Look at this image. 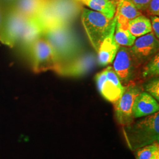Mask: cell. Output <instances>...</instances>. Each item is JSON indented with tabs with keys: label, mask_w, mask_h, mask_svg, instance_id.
I'll use <instances>...</instances> for the list:
<instances>
[{
	"label": "cell",
	"mask_w": 159,
	"mask_h": 159,
	"mask_svg": "<svg viewBox=\"0 0 159 159\" xmlns=\"http://www.w3.org/2000/svg\"><path fill=\"white\" fill-rule=\"evenodd\" d=\"M43 37L54 52L58 66L57 74L64 66L83 52L81 43L71 25H56L45 31Z\"/></svg>",
	"instance_id": "1"
},
{
	"label": "cell",
	"mask_w": 159,
	"mask_h": 159,
	"mask_svg": "<svg viewBox=\"0 0 159 159\" xmlns=\"http://www.w3.org/2000/svg\"><path fill=\"white\" fill-rule=\"evenodd\" d=\"M123 133L129 148L132 151L159 142V113L123 127Z\"/></svg>",
	"instance_id": "2"
},
{
	"label": "cell",
	"mask_w": 159,
	"mask_h": 159,
	"mask_svg": "<svg viewBox=\"0 0 159 159\" xmlns=\"http://www.w3.org/2000/svg\"><path fill=\"white\" fill-rule=\"evenodd\" d=\"M81 20L91 46L97 52L103 40L115 30L116 18L110 19L99 12L83 8Z\"/></svg>",
	"instance_id": "3"
},
{
	"label": "cell",
	"mask_w": 159,
	"mask_h": 159,
	"mask_svg": "<svg viewBox=\"0 0 159 159\" xmlns=\"http://www.w3.org/2000/svg\"><path fill=\"white\" fill-rule=\"evenodd\" d=\"M113 67L123 86L134 83H140L139 77L142 66L133 56L130 47L120 46L114 59Z\"/></svg>",
	"instance_id": "4"
},
{
	"label": "cell",
	"mask_w": 159,
	"mask_h": 159,
	"mask_svg": "<svg viewBox=\"0 0 159 159\" xmlns=\"http://www.w3.org/2000/svg\"><path fill=\"white\" fill-rule=\"evenodd\" d=\"M29 52L34 73H40L47 71L58 73V66L54 52L43 36L34 42Z\"/></svg>",
	"instance_id": "5"
},
{
	"label": "cell",
	"mask_w": 159,
	"mask_h": 159,
	"mask_svg": "<svg viewBox=\"0 0 159 159\" xmlns=\"http://www.w3.org/2000/svg\"><path fill=\"white\" fill-rule=\"evenodd\" d=\"M28 20L11 7L2 18L0 42L10 47L17 46Z\"/></svg>",
	"instance_id": "6"
},
{
	"label": "cell",
	"mask_w": 159,
	"mask_h": 159,
	"mask_svg": "<svg viewBox=\"0 0 159 159\" xmlns=\"http://www.w3.org/2000/svg\"><path fill=\"white\" fill-rule=\"evenodd\" d=\"M143 91V84L135 83L129 84L124 86V91L121 96L114 103L116 118L123 127L130 125L134 122L133 106L136 97Z\"/></svg>",
	"instance_id": "7"
},
{
	"label": "cell",
	"mask_w": 159,
	"mask_h": 159,
	"mask_svg": "<svg viewBox=\"0 0 159 159\" xmlns=\"http://www.w3.org/2000/svg\"><path fill=\"white\" fill-rule=\"evenodd\" d=\"M97 86L100 93L110 102H116L124 91L113 67L108 66L96 75Z\"/></svg>",
	"instance_id": "8"
},
{
	"label": "cell",
	"mask_w": 159,
	"mask_h": 159,
	"mask_svg": "<svg viewBox=\"0 0 159 159\" xmlns=\"http://www.w3.org/2000/svg\"><path fill=\"white\" fill-rule=\"evenodd\" d=\"M159 41L150 32L137 37L130 50L139 64L142 66L159 52Z\"/></svg>",
	"instance_id": "9"
},
{
	"label": "cell",
	"mask_w": 159,
	"mask_h": 159,
	"mask_svg": "<svg viewBox=\"0 0 159 159\" xmlns=\"http://www.w3.org/2000/svg\"><path fill=\"white\" fill-rule=\"evenodd\" d=\"M97 63V56L90 52H83L64 66L58 74L68 77H79L88 73Z\"/></svg>",
	"instance_id": "10"
},
{
	"label": "cell",
	"mask_w": 159,
	"mask_h": 159,
	"mask_svg": "<svg viewBox=\"0 0 159 159\" xmlns=\"http://www.w3.org/2000/svg\"><path fill=\"white\" fill-rule=\"evenodd\" d=\"M60 24L71 25L78 16L80 8L75 0H49Z\"/></svg>",
	"instance_id": "11"
},
{
	"label": "cell",
	"mask_w": 159,
	"mask_h": 159,
	"mask_svg": "<svg viewBox=\"0 0 159 159\" xmlns=\"http://www.w3.org/2000/svg\"><path fill=\"white\" fill-rule=\"evenodd\" d=\"M159 103L146 92L142 91L136 97L132 108L134 118L149 116L159 111Z\"/></svg>",
	"instance_id": "12"
},
{
	"label": "cell",
	"mask_w": 159,
	"mask_h": 159,
	"mask_svg": "<svg viewBox=\"0 0 159 159\" xmlns=\"http://www.w3.org/2000/svg\"><path fill=\"white\" fill-rule=\"evenodd\" d=\"M43 32L35 18H30L24 29L17 46L29 52L35 41L43 36Z\"/></svg>",
	"instance_id": "13"
},
{
	"label": "cell",
	"mask_w": 159,
	"mask_h": 159,
	"mask_svg": "<svg viewBox=\"0 0 159 159\" xmlns=\"http://www.w3.org/2000/svg\"><path fill=\"white\" fill-rule=\"evenodd\" d=\"M114 31H113L103 40L97 52V63L102 66H107L113 63L119 50L120 46L114 39Z\"/></svg>",
	"instance_id": "14"
},
{
	"label": "cell",
	"mask_w": 159,
	"mask_h": 159,
	"mask_svg": "<svg viewBox=\"0 0 159 159\" xmlns=\"http://www.w3.org/2000/svg\"><path fill=\"white\" fill-rule=\"evenodd\" d=\"M45 0H16L12 8L27 18H35Z\"/></svg>",
	"instance_id": "15"
},
{
	"label": "cell",
	"mask_w": 159,
	"mask_h": 159,
	"mask_svg": "<svg viewBox=\"0 0 159 159\" xmlns=\"http://www.w3.org/2000/svg\"><path fill=\"white\" fill-rule=\"evenodd\" d=\"M92 10L99 12L110 19H113L116 10V0H80Z\"/></svg>",
	"instance_id": "16"
},
{
	"label": "cell",
	"mask_w": 159,
	"mask_h": 159,
	"mask_svg": "<svg viewBox=\"0 0 159 159\" xmlns=\"http://www.w3.org/2000/svg\"><path fill=\"white\" fill-rule=\"evenodd\" d=\"M129 30L136 38L152 32L150 19L142 14L131 20L129 22Z\"/></svg>",
	"instance_id": "17"
},
{
	"label": "cell",
	"mask_w": 159,
	"mask_h": 159,
	"mask_svg": "<svg viewBox=\"0 0 159 159\" xmlns=\"http://www.w3.org/2000/svg\"><path fill=\"white\" fill-rule=\"evenodd\" d=\"M159 54L158 52L143 66L139 74V81L143 84L149 80L159 77Z\"/></svg>",
	"instance_id": "18"
},
{
	"label": "cell",
	"mask_w": 159,
	"mask_h": 159,
	"mask_svg": "<svg viewBox=\"0 0 159 159\" xmlns=\"http://www.w3.org/2000/svg\"><path fill=\"white\" fill-rule=\"evenodd\" d=\"M116 10L114 16L121 17L130 21L142 14L129 0H116Z\"/></svg>",
	"instance_id": "19"
},
{
	"label": "cell",
	"mask_w": 159,
	"mask_h": 159,
	"mask_svg": "<svg viewBox=\"0 0 159 159\" xmlns=\"http://www.w3.org/2000/svg\"><path fill=\"white\" fill-rule=\"evenodd\" d=\"M136 39L131 34L128 27H121L116 23L114 39L119 46L130 47L134 44Z\"/></svg>",
	"instance_id": "20"
},
{
	"label": "cell",
	"mask_w": 159,
	"mask_h": 159,
	"mask_svg": "<svg viewBox=\"0 0 159 159\" xmlns=\"http://www.w3.org/2000/svg\"><path fill=\"white\" fill-rule=\"evenodd\" d=\"M159 150V142L139 148L136 152V159H151L154 153Z\"/></svg>",
	"instance_id": "21"
},
{
	"label": "cell",
	"mask_w": 159,
	"mask_h": 159,
	"mask_svg": "<svg viewBox=\"0 0 159 159\" xmlns=\"http://www.w3.org/2000/svg\"><path fill=\"white\" fill-rule=\"evenodd\" d=\"M143 85V90H145L156 100H159V79L156 77L149 80Z\"/></svg>",
	"instance_id": "22"
},
{
	"label": "cell",
	"mask_w": 159,
	"mask_h": 159,
	"mask_svg": "<svg viewBox=\"0 0 159 159\" xmlns=\"http://www.w3.org/2000/svg\"><path fill=\"white\" fill-rule=\"evenodd\" d=\"M144 11L149 17L159 16V0H151Z\"/></svg>",
	"instance_id": "23"
},
{
	"label": "cell",
	"mask_w": 159,
	"mask_h": 159,
	"mask_svg": "<svg viewBox=\"0 0 159 159\" xmlns=\"http://www.w3.org/2000/svg\"><path fill=\"white\" fill-rule=\"evenodd\" d=\"M152 30L154 36L159 40V18L158 16H150Z\"/></svg>",
	"instance_id": "24"
},
{
	"label": "cell",
	"mask_w": 159,
	"mask_h": 159,
	"mask_svg": "<svg viewBox=\"0 0 159 159\" xmlns=\"http://www.w3.org/2000/svg\"><path fill=\"white\" fill-rule=\"evenodd\" d=\"M140 11H144L151 0H129Z\"/></svg>",
	"instance_id": "25"
},
{
	"label": "cell",
	"mask_w": 159,
	"mask_h": 159,
	"mask_svg": "<svg viewBox=\"0 0 159 159\" xmlns=\"http://www.w3.org/2000/svg\"><path fill=\"white\" fill-rule=\"evenodd\" d=\"M151 159H159V150H157V151L154 153Z\"/></svg>",
	"instance_id": "26"
},
{
	"label": "cell",
	"mask_w": 159,
	"mask_h": 159,
	"mask_svg": "<svg viewBox=\"0 0 159 159\" xmlns=\"http://www.w3.org/2000/svg\"><path fill=\"white\" fill-rule=\"evenodd\" d=\"M1 1H2L4 2H6V3H8V4H13L14 2V1H16V0H1Z\"/></svg>",
	"instance_id": "27"
},
{
	"label": "cell",
	"mask_w": 159,
	"mask_h": 159,
	"mask_svg": "<svg viewBox=\"0 0 159 159\" xmlns=\"http://www.w3.org/2000/svg\"><path fill=\"white\" fill-rule=\"evenodd\" d=\"M2 15L0 11V30H1V25H2Z\"/></svg>",
	"instance_id": "28"
},
{
	"label": "cell",
	"mask_w": 159,
	"mask_h": 159,
	"mask_svg": "<svg viewBox=\"0 0 159 159\" xmlns=\"http://www.w3.org/2000/svg\"><path fill=\"white\" fill-rule=\"evenodd\" d=\"M79 1H80V0H79Z\"/></svg>",
	"instance_id": "29"
}]
</instances>
